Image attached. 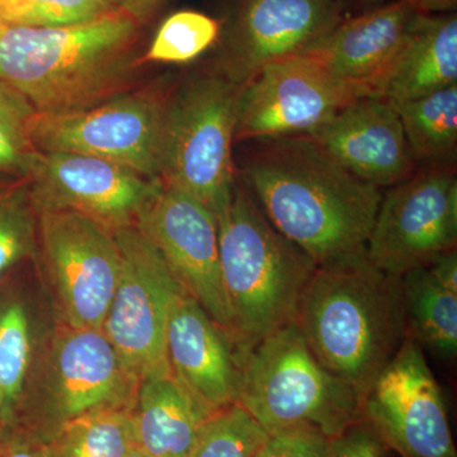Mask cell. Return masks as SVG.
Instances as JSON below:
<instances>
[{
    "instance_id": "6da1fadb",
    "label": "cell",
    "mask_w": 457,
    "mask_h": 457,
    "mask_svg": "<svg viewBox=\"0 0 457 457\" xmlns=\"http://www.w3.org/2000/svg\"><path fill=\"white\" fill-rule=\"evenodd\" d=\"M237 176L270 224L318 269L366 260L383 192L311 137L260 141Z\"/></svg>"
},
{
    "instance_id": "7a4b0ae2",
    "label": "cell",
    "mask_w": 457,
    "mask_h": 457,
    "mask_svg": "<svg viewBox=\"0 0 457 457\" xmlns=\"http://www.w3.org/2000/svg\"><path fill=\"white\" fill-rule=\"evenodd\" d=\"M140 27L121 8L73 26L0 22V79L44 116L98 106L135 88Z\"/></svg>"
},
{
    "instance_id": "3957f363",
    "label": "cell",
    "mask_w": 457,
    "mask_h": 457,
    "mask_svg": "<svg viewBox=\"0 0 457 457\" xmlns=\"http://www.w3.org/2000/svg\"><path fill=\"white\" fill-rule=\"evenodd\" d=\"M295 323L324 369L365 398L407 339L400 278L368 260L317 269Z\"/></svg>"
},
{
    "instance_id": "277c9868",
    "label": "cell",
    "mask_w": 457,
    "mask_h": 457,
    "mask_svg": "<svg viewBox=\"0 0 457 457\" xmlns=\"http://www.w3.org/2000/svg\"><path fill=\"white\" fill-rule=\"evenodd\" d=\"M222 282L240 357L270 333L294 323L317 264L273 227L237 183L216 215Z\"/></svg>"
},
{
    "instance_id": "5b68a950",
    "label": "cell",
    "mask_w": 457,
    "mask_h": 457,
    "mask_svg": "<svg viewBox=\"0 0 457 457\" xmlns=\"http://www.w3.org/2000/svg\"><path fill=\"white\" fill-rule=\"evenodd\" d=\"M267 435L312 428L335 438L362 420V399L319 363L296 323L242 356L237 403Z\"/></svg>"
},
{
    "instance_id": "8992f818",
    "label": "cell",
    "mask_w": 457,
    "mask_h": 457,
    "mask_svg": "<svg viewBox=\"0 0 457 457\" xmlns=\"http://www.w3.org/2000/svg\"><path fill=\"white\" fill-rule=\"evenodd\" d=\"M242 86L218 71L173 89L165 119L161 180L197 198L215 215L237 185L233 144Z\"/></svg>"
},
{
    "instance_id": "52a82bcc",
    "label": "cell",
    "mask_w": 457,
    "mask_h": 457,
    "mask_svg": "<svg viewBox=\"0 0 457 457\" xmlns=\"http://www.w3.org/2000/svg\"><path fill=\"white\" fill-rule=\"evenodd\" d=\"M171 93L173 88L168 84H152L79 112L38 114L33 143L40 152L97 156L147 179H161L162 145Z\"/></svg>"
},
{
    "instance_id": "ba28073f",
    "label": "cell",
    "mask_w": 457,
    "mask_h": 457,
    "mask_svg": "<svg viewBox=\"0 0 457 457\" xmlns=\"http://www.w3.org/2000/svg\"><path fill=\"white\" fill-rule=\"evenodd\" d=\"M114 236L121 249V270L102 330L139 381L167 374L168 320L187 291L135 225L117 228Z\"/></svg>"
},
{
    "instance_id": "9c48e42d",
    "label": "cell",
    "mask_w": 457,
    "mask_h": 457,
    "mask_svg": "<svg viewBox=\"0 0 457 457\" xmlns=\"http://www.w3.org/2000/svg\"><path fill=\"white\" fill-rule=\"evenodd\" d=\"M37 255L62 324L102 329L121 270L114 231L77 212H37Z\"/></svg>"
},
{
    "instance_id": "30bf717a",
    "label": "cell",
    "mask_w": 457,
    "mask_h": 457,
    "mask_svg": "<svg viewBox=\"0 0 457 457\" xmlns=\"http://www.w3.org/2000/svg\"><path fill=\"white\" fill-rule=\"evenodd\" d=\"M457 179L453 164H427L383 194L366 260L386 275L425 267L456 249Z\"/></svg>"
},
{
    "instance_id": "8fae6325",
    "label": "cell",
    "mask_w": 457,
    "mask_h": 457,
    "mask_svg": "<svg viewBox=\"0 0 457 457\" xmlns=\"http://www.w3.org/2000/svg\"><path fill=\"white\" fill-rule=\"evenodd\" d=\"M366 93L330 74L308 53L263 66L242 86L236 141L312 137Z\"/></svg>"
},
{
    "instance_id": "7c38bea8",
    "label": "cell",
    "mask_w": 457,
    "mask_h": 457,
    "mask_svg": "<svg viewBox=\"0 0 457 457\" xmlns=\"http://www.w3.org/2000/svg\"><path fill=\"white\" fill-rule=\"evenodd\" d=\"M362 418L400 457H457L440 385L409 337L366 393Z\"/></svg>"
},
{
    "instance_id": "4fadbf2b",
    "label": "cell",
    "mask_w": 457,
    "mask_h": 457,
    "mask_svg": "<svg viewBox=\"0 0 457 457\" xmlns=\"http://www.w3.org/2000/svg\"><path fill=\"white\" fill-rule=\"evenodd\" d=\"M135 227L158 249L189 296L233 337L215 213L197 198L162 182Z\"/></svg>"
},
{
    "instance_id": "5bb4252c",
    "label": "cell",
    "mask_w": 457,
    "mask_h": 457,
    "mask_svg": "<svg viewBox=\"0 0 457 457\" xmlns=\"http://www.w3.org/2000/svg\"><path fill=\"white\" fill-rule=\"evenodd\" d=\"M26 179L36 212H77L113 231L137 225L162 185L97 156L40 150Z\"/></svg>"
},
{
    "instance_id": "9a60e30c",
    "label": "cell",
    "mask_w": 457,
    "mask_h": 457,
    "mask_svg": "<svg viewBox=\"0 0 457 457\" xmlns=\"http://www.w3.org/2000/svg\"><path fill=\"white\" fill-rule=\"evenodd\" d=\"M343 20L339 0H239L215 71L245 86L263 66L311 50Z\"/></svg>"
},
{
    "instance_id": "2e32d148",
    "label": "cell",
    "mask_w": 457,
    "mask_h": 457,
    "mask_svg": "<svg viewBox=\"0 0 457 457\" xmlns=\"http://www.w3.org/2000/svg\"><path fill=\"white\" fill-rule=\"evenodd\" d=\"M50 360L49 404L37 437L46 441L66 420L101 409H132L139 378L104 330L62 324Z\"/></svg>"
},
{
    "instance_id": "e0dca14e",
    "label": "cell",
    "mask_w": 457,
    "mask_h": 457,
    "mask_svg": "<svg viewBox=\"0 0 457 457\" xmlns=\"http://www.w3.org/2000/svg\"><path fill=\"white\" fill-rule=\"evenodd\" d=\"M311 137L345 170L380 189L416 171L398 111L383 98L354 99Z\"/></svg>"
},
{
    "instance_id": "ac0fdd59",
    "label": "cell",
    "mask_w": 457,
    "mask_h": 457,
    "mask_svg": "<svg viewBox=\"0 0 457 457\" xmlns=\"http://www.w3.org/2000/svg\"><path fill=\"white\" fill-rule=\"evenodd\" d=\"M171 374L212 413L237 404L242 357L233 337L189 295L171 309L167 327Z\"/></svg>"
},
{
    "instance_id": "d6986e66",
    "label": "cell",
    "mask_w": 457,
    "mask_h": 457,
    "mask_svg": "<svg viewBox=\"0 0 457 457\" xmlns=\"http://www.w3.org/2000/svg\"><path fill=\"white\" fill-rule=\"evenodd\" d=\"M405 0H393L343 20L324 40L305 51L330 74L372 95L417 16Z\"/></svg>"
},
{
    "instance_id": "ffe728a7",
    "label": "cell",
    "mask_w": 457,
    "mask_h": 457,
    "mask_svg": "<svg viewBox=\"0 0 457 457\" xmlns=\"http://www.w3.org/2000/svg\"><path fill=\"white\" fill-rule=\"evenodd\" d=\"M453 84H457L456 14H417L370 97L383 98L395 107Z\"/></svg>"
},
{
    "instance_id": "44dd1931",
    "label": "cell",
    "mask_w": 457,
    "mask_h": 457,
    "mask_svg": "<svg viewBox=\"0 0 457 457\" xmlns=\"http://www.w3.org/2000/svg\"><path fill=\"white\" fill-rule=\"evenodd\" d=\"M215 414L171 371L141 378L131 409L135 449L145 457H188Z\"/></svg>"
},
{
    "instance_id": "7402d4cb",
    "label": "cell",
    "mask_w": 457,
    "mask_h": 457,
    "mask_svg": "<svg viewBox=\"0 0 457 457\" xmlns=\"http://www.w3.org/2000/svg\"><path fill=\"white\" fill-rule=\"evenodd\" d=\"M409 338L442 360L457 354V294L447 290L427 267L400 276Z\"/></svg>"
},
{
    "instance_id": "603a6c76",
    "label": "cell",
    "mask_w": 457,
    "mask_h": 457,
    "mask_svg": "<svg viewBox=\"0 0 457 457\" xmlns=\"http://www.w3.org/2000/svg\"><path fill=\"white\" fill-rule=\"evenodd\" d=\"M395 108L414 161L453 164L457 147V84Z\"/></svg>"
},
{
    "instance_id": "cb8c5ba5",
    "label": "cell",
    "mask_w": 457,
    "mask_h": 457,
    "mask_svg": "<svg viewBox=\"0 0 457 457\" xmlns=\"http://www.w3.org/2000/svg\"><path fill=\"white\" fill-rule=\"evenodd\" d=\"M132 449L131 409H101L73 418L45 441L46 457H125Z\"/></svg>"
},
{
    "instance_id": "d4e9b609",
    "label": "cell",
    "mask_w": 457,
    "mask_h": 457,
    "mask_svg": "<svg viewBox=\"0 0 457 457\" xmlns=\"http://www.w3.org/2000/svg\"><path fill=\"white\" fill-rule=\"evenodd\" d=\"M37 257V212L27 179L0 174V278Z\"/></svg>"
},
{
    "instance_id": "484cf974",
    "label": "cell",
    "mask_w": 457,
    "mask_h": 457,
    "mask_svg": "<svg viewBox=\"0 0 457 457\" xmlns=\"http://www.w3.org/2000/svg\"><path fill=\"white\" fill-rule=\"evenodd\" d=\"M31 359V333L25 306L0 311V411L7 429L14 420Z\"/></svg>"
},
{
    "instance_id": "4316f807",
    "label": "cell",
    "mask_w": 457,
    "mask_h": 457,
    "mask_svg": "<svg viewBox=\"0 0 457 457\" xmlns=\"http://www.w3.org/2000/svg\"><path fill=\"white\" fill-rule=\"evenodd\" d=\"M37 111L29 99L0 79V174L26 179L37 154L33 143Z\"/></svg>"
},
{
    "instance_id": "83f0119b",
    "label": "cell",
    "mask_w": 457,
    "mask_h": 457,
    "mask_svg": "<svg viewBox=\"0 0 457 457\" xmlns=\"http://www.w3.org/2000/svg\"><path fill=\"white\" fill-rule=\"evenodd\" d=\"M221 25L215 18L196 11L170 14L156 31L143 62L186 64L218 42Z\"/></svg>"
},
{
    "instance_id": "f1b7e54d",
    "label": "cell",
    "mask_w": 457,
    "mask_h": 457,
    "mask_svg": "<svg viewBox=\"0 0 457 457\" xmlns=\"http://www.w3.org/2000/svg\"><path fill=\"white\" fill-rule=\"evenodd\" d=\"M267 437L245 409L233 404L210 418L188 457H255Z\"/></svg>"
},
{
    "instance_id": "f546056e",
    "label": "cell",
    "mask_w": 457,
    "mask_h": 457,
    "mask_svg": "<svg viewBox=\"0 0 457 457\" xmlns=\"http://www.w3.org/2000/svg\"><path fill=\"white\" fill-rule=\"evenodd\" d=\"M113 0H22L0 22L29 27H64L89 22L119 9Z\"/></svg>"
},
{
    "instance_id": "4dcf8cb0",
    "label": "cell",
    "mask_w": 457,
    "mask_h": 457,
    "mask_svg": "<svg viewBox=\"0 0 457 457\" xmlns=\"http://www.w3.org/2000/svg\"><path fill=\"white\" fill-rule=\"evenodd\" d=\"M332 438L312 428L269 435L255 457H329Z\"/></svg>"
},
{
    "instance_id": "1f68e13d",
    "label": "cell",
    "mask_w": 457,
    "mask_h": 457,
    "mask_svg": "<svg viewBox=\"0 0 457 457\" xmlns=\"http://www.w3.org/2000/svg\"><path fill=\"white\" fill-rule=\"evenodd\" d=\"M386 450L378 433L362 420L332 438L329 457H386Z\"/></svg>"
},
{
    "instance_id": "d6a6232c",
    "label": "cell",
    "mask_w": 457,
    "mask_h": 457,
    "mask_svg": "<svg viewBox=\"0 0 457 457\" xmlns=\"http://www.w3.org/2000/svg\"><path fill=\"white\" fill-rule=\"evenodd\" d=\"M0 457H46L45 441L20 429L4 436L0 445Z\"/></svg>"
},
{
    "instance_id": "836d02e7",
    "label": "cell",
    "mask_w": 457,
    "mask_h": 457,
    "mask_svg": "<svg viewBox=\"0 0 457 457\" xmlns=\"http://www.w3.org/2000/svg\"><path fill=\"white\" fill-rule=\"evenodd\" d=\"M433 278L447 290L457 294V253L456 249L445 252L427 264Z\"/></svg>"
},
{
    "instance_id": "e575fe53",
    "label": "cell",
    "mask_w": 457,
    "mask_h": 457,
    "mask_svg": "<svg viewBox=\"0 0 457 457\" xmlns=\"http://www.w3.org/2000/svg\"><path fill=\"white\" fill-rule=\"evenodd\" d=\"M168 0H123L120 8L139 25H145L163 8Z\"/></svg>"
},
{
    "instance_id": "d590c367",
    "label": "cell",
    "mask_w": 457,
    "mask_h": 457,
    "mask_svg": "<svg viewBox=\"0 0 457 457\" xmlns=\"http://www.w3.org/2000/svg\"><path fill=\"white\" fill-rule=\"evenodd\" d=\"M418 14L438 16L456 11L457 0H405Z\"/></svg>"
},
{
    "instance_id": "8d00e7d4",
    "label": "cell",
    "mask_w": 457,
    "mask_h": 457,
    "mask_svg": "<svg viewBox=\"0 0 457 457\" xmlns=\"http://www.w3.org/2000/svg\"><path fill=\"white\" fill-rule=\"evenodd\" d=\"M343 5H348L352 8H372L378 5L385 4V3L393 2V0H339Z\"/></svg>"
},
{
    "instance_id": "74e56055",
    "label": "cell",
    "mask_w": 457,
    "mask_h": 457,
    "mask_svg": "<svg viewBox=\"0 0 457 457\" xmlns=\"http://www.w3.org/2000/svg\"><path fill=\"white\" fill-rule=\"evenodd\" d=\"M22 0H0V17L7 13L12 8L16 7Z\"/></svg>"
},
{
    "instance_id": "f35d334b",
    "label": "cell",
    "mask_w": 457,
    "mask_h": 457,
    "mask_svg": "<svg viewBox=\"0 0 457 457\" xmlns=\"http://www.w3.org/2000/svg\"><path fill=\"white\" fill-rule=\"evenodd\" d=\"M7 435V426H5L4 420H3L2 411H0V445L4 440V436Z\"/></svg>"
},
{
    "instance_id": "ab89813d",
    "label": "cell",
    "mask_w": 457,
    "mask_h": 457,
    "mask_svg": "<svg viewBox=\"0 0 457 457\" xmlns=\"http://www.w3.org/2000/svg\"><path fill=\"white\" fill-rule=\"evenodd\" d=\"M125 457H145L143 453H140L139 450L132 449L130 453H128Z\"/></svg>"
},
{
    "instance_id": "60d3db41",
    "label": "cell",
    "mask_w": 457,
    "mask_h": 457,
    "mask_svg": "<svg viewBox=\"0 0 457 457\" xmlns=\"http://www.w3.org/2000/svg\"><path fill=\"white\" fill-rule=\"evenodd\" d=\"M114 3H117V4L121 5L123 0H113Z\"/></svg>"
}]
</instances>
